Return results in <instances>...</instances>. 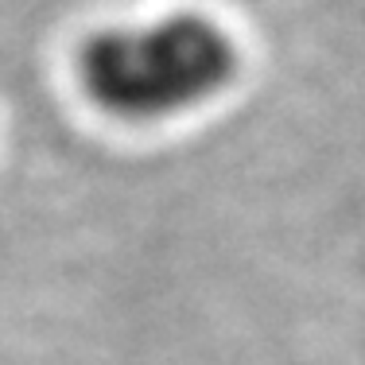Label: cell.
I'll return each instance as SVG.
<instances>
[{"instance_id": "6da1fadb", "label": "cell", "mask_w": 365, "mask_h": 365, "mask_svg": "<svg viewBox=\"0 0 365 365\" xmlns=\"http://www.w3.org/2000/svg\"><path fill=\"white\" fill-rule=\"evenodd\" d=\"M237 43L210 16L109 28L78 55L82 90L117 120H171L214 101L237 74Z\"/></svg>"}]
</instances>
